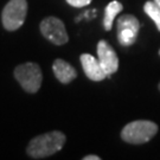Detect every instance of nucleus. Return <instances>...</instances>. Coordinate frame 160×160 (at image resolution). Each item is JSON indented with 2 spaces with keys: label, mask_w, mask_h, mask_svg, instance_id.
Instances as JSON below:
<instances>
[{
  "label": "nucleus",
  "mask_w": 160,
  "mask_h": 160,
  "mask_svg": "<svg viewBox=\"0 0 160 160\" xmlns=\"http://www.w3.org/2000/svg\"><path fill=\"white\" fill-rule=\"evenodd\" d=\"M67 141L65 134L59 131L48 132L34 137L26 147V153L32 159H44L56 154Z\"/></svg>",
  "instance_id": "obj_1"
},
{
  "label": "nucleus",
  "mask_w": 160,
  "mask_h": 160,
  "mask_svg": "<svg viewBox=\"0 0 160 160\" xmlns=\"http://www.w3.org/2000/svg\"><path fill=\"white\" fill-rule=\"evenodd\" d=\"M158 133V125L148 120H138L129 122L121 131L123 141L132 145H141L148 142Z\"/></svg>",
  "instance_id": "obj_2"
},
{
  "label": "nucleus",
  "mask_w": 160,
  "mask_h": 160,
  "mask_svg": "<svg viewBox=\"0 0 160 160\" xmlns=\"http://www.w3.org/2000/svg\"><path fill=\"white\" fill-rule=\"evenodd\" d=\"M14 77L22 88L29 94L38 92L43 82L42 69L38 64L33 62H28L16 67Z\"/></svg>",
  "instance_id": "obj_3"
},
{
  "label": "nucleus",
  "mask_w": 160,
  "mask_h": 160,
  "mask_svg": "<svg viewBox=\"0 0 160 160\" xmlns=\"http://www.w3.org/2000/svg\"><path fill=\"white\" fill-rule=\"evenodd\" d=\"M28 8L29 6L26 0H10L1 13V22L5 30L12 32L20 29L25 23Z\"/></svg>",
  "instance_id": "obj_4"
},
{
  "label": "nucleus",
  "mask_w": 160,
  "mask_h": 160,
  "mask_svg": "<svg viewBox=\"0 0 160 160\" xmlns=\"http://www.w3.org/2000/svg\"><path fill=\"white\" fill-rule=\"evenodd\" d=\"M39 30L44 38L51 42L55 45H63L69 40L68 32L64 23L56 17H46L42 20Z\"/></svg>",
  "instance_id": "obj_5"
},
{
  "label": "nucleus",
  "mask_w": 160,
  "mask_h": 160,
  "mask_svg": "<svg viewBox=\"0 0 160 160\" xmlns=\"http://www.w3.org/2000/svg\"><path fill=\"white\" fill-rule=\"evenodd\" d=\"M97 56L107 77L115 74L119 69V58L114 49L106 40H100L97 44Z\"/></svg>",
  "instance_id": "obj_6"
},
{
  "label": "nucleus",
  "mask_w": 160,
  "mask_h": 160,
  "mask_svg": "<svg viewBox=\"0 0 160 160\" xmlns=\"http://www.w3.org/2000/svg\"><path fill=\"white\" fill-rule=\"evenodd\" d=\"M80 59L83 71H84V74H86V76L89 80L100 82V81L104 80L107 77L102 65L98 61V58L96 59L94 56L89 55V53H82Z\"/></svg>",
  "instance_id": "obj_7"
},
{
  "label": "nucleus",
  "mask_w": 160,
  "mask_h": 160,
  "mask_svg": "<svg viewBox=\"0 0 160 160\" xmlns=\"http://www.w3.org/2000/svg\"><path fill=\"white\" fill-rule=\"evenodd\" d=\"M52 70H53L56 78L63 84H68L70 82H72L77 76L76 69L67 61L61 59V58L55 59V62L52 64Z\"/></svg>",
  "instance_id": "obj_8"
},
{
  "label": "nucleus",
  "mask_w": 160,
  "mask_h": 160,
  "mask_svg": "<svg viewBox=\"0 0 160 160\" xmlns=\"http://www.w3.org/2000/svg\"><path fill=\"white\" fill-rule=\"evenodd\" d=\"M123 10V5L119 2V1H110L106 10H104V17H103V28L106 31H110L112 28H113V23H114L115 17L122 12Z\"/></svg>",
  "instance_id": "obj_9"
},
{
  "label": "nucleus",
  "mask_w": 160,
  "mask_h": 160,
  "mask_svg": "<svg viewBox=\"0 0 160 160\" xmlns=\"http://www.w3.org/2000/svg\"><path fill=\"white\" fill-rule=\"evenodd\" d=\"M139 31L129 28L118 29V39L122 46H131L135 43Z\"/></svg>",
  "instance_id": "obj_10"
},
{
  "label": "nucleus",
  "mask_w": 160,
  "mask_h": 160,
  "mask_svg": "<svg viewBox=\"0 0 160 160\" xmlns=\"http://www.w3.org/2000/svg\"><path fill=\"white\" fill-rule=\"evenodd\" d=\"M143 11L157 25V29L160 31V7L155 1H147L143 5Z\"/></svg>",
  "instance_id": "obj_11"
},
{
  "label": "nucleus",
  "mask_w": 160,
  "mask_h": 160,
  "mask_svg": "<svg viewBox=\"0 0 160 160\" xmlns=\"http://www.w3.org/2000/svg\"><path fill=\"white\" fill-rule=\"evenodd\" d=\"M72 7H84L92 2V0H65Z\"/></svg>",
  "instance_id": "obj_12"
},
{
  "label": "nucleus",
  "mask_w": 160,
  "mask_h": 160,
  "mask_svg": "<svg viewBox=\"0 0 160 160\" xmlns=\"http://www.w3.org/2000/svg\"><path fill=\"white\" fill-rule=\"evenodd\" d=\"M101 158L100 157H97V155L95 154H90V155H86L84 158H83V160H100Z\"/></svg>",
  "instance_id": "obj_13"
},
{
  "label": "nucleus",
  "mask_w": 160,
  "mask_h": 160,
  "mask_svg": "<svg viewBox=\"0 0 160 160\" xmlns=\"http://www.w3.org/2000/svg\"><path fill=\"white\" fill-rule=\"evenodd\" d=\"M154 1L157 2V5H158V6L160 7V0H154Z\"/></svg>",
  "instance_id": "obj_14"
},
{
  "label": "nucleus",
  "mask_w": 160,
  "mask_h": 160,
  "mask_svg": "<svg viewBox=\"0 0 160 160\" xmlns=\"http://www.w3.org/2000/svg\"><path fill=\"white\" fill-rule=\"evenodd\" d=\"M159 90H160V83H159Z\"/></svg>",
  "instance_id": "obj_15"
},
{
  "label": "nucleus",
  "mask_w": 160,
  "mask_h": 160,
  "mask_svg": "<svg viewBox=\"0 0 160 160\" xmlns=\"http://www.w3.org/2000/svg\"><path fill=\"white\" fill-rule=\"evenodd\" d=\"M159 55H160V50H159Z\"/></svg>",
  "instance_id": "obj_16"
}]
</instances>
